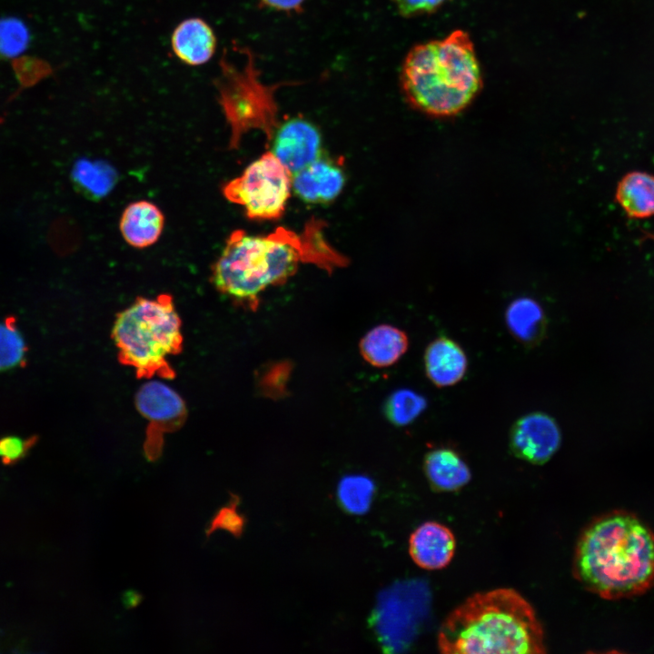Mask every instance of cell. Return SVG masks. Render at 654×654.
I'll list each match as a JSON object with an SVG mask.
<instances>
[{"instance_id": "6da1fadb", "label": "cell", "mask_w": 654, "mask_h": 654, "mask_svg": "<svg viewBox=\"0 0 654 654\" xmlns=\"http://www.w3.org/2000/svg\"><path fill=\"white\" fill-rule=\"evenodd\" d=\"M346 262L328 244L321 223L314 220L301 234L283 227L267 235L236 230L213 265L212 282L227 296L254 300L268 286L285 282L301 263L330 270Z\"/></svg>"}, {"instance_id": "7a4b0ae2", "label": "cell", "mask_w": 654, "mask_h": 654, "mask_svg": "<svg viewBox=\"0 0 654 654\" xmlns=\"http://www.w3.org/2000/svg\"><path fill=\"white\" fill-rule=\"evenodd\" d=\"M573 574L585 589L605 600L645 593L654 585V532L628 511L596 518L577 542Z\"/></svg>"}, {"instance_id": "3957f363", "label": "cell", "mask_w": 654, "mask_h": 654, "mask_svg": "<svg viewBox=\"0 0 654 654\" xmlns=\"http://www.w3.org/2000/svg\"><path fill=\"white\" fill-rule=\"evenodd\" d=\"M437 643L445 654L546 652L532 606L507 588L469 597L444 619Z\"/></svg>"}, {"instance_id": "277c9868", "label": "cell", "mask_w": 654, "mask_h": 654, "mask_svg": "<svg viewBox=\"0 0 654 654\" xmlns=\"http://www.w3.org/2000/svg\"><path fill=\"white\" fill-rule=\"evenodd\" d=\"M400 85L406 102L422 114L444 118L461 113L483 86L470 35L456 29L413 45L401 64Z\"/></svg>"}, {"instance_id": "5b68a950", "label": "cell", "mask_w": 654, "mask_h": 654, "mask_svg": "<svg viewBox=\"0 0 654 654\" xmlns=\"http://www.w3.org/2000/svg\"><path fill=\"white\" fill-rule=\"evenodd\" d=\"M112 339L120 362L132 367L138 378H173L168 358L181 352L183 339L173 297L163 293L136 298L117 313Z\"/></svg>"}, {"instance_id": "8992f818", "label": "cell", "mask_w": 654, "mask_h": 654, "mask_svg": "<svg viewBox=\"0 0 654 654\" xmlns=\"http://www.w3.org/2000/svg\"><path fill=\"white\" fill-rule=\"evenodd\" d=\"M291 189V173L269 151L228 182L223 192L228 201L242 205L250 219L275 220L283 214Z\"/></svg>"}, {"instance_id": "52a82bcc", "label": "cell", "mask_w": 654, "mask_h": 654, "mask_svg": "<svg viewBox=\"0 0 654 654\" xmlns=\"http://www.w3.org/2000/svg\"><path fill=\"white\" fill-rule=\"evenodd\" d=\"M561 431L548 413L534 411L519 418L511 426L509 444L513 454L532 464L547 462L558 451Z\"/></svg>"}, {"instance_id": "ba28073f", "label": "cell", "mask_w": 654, "mask_h": 654, "mask_svg": "<svg viewBox=\"0 0 654 654\" xmlns=\"http://www.w3.org/2000/svg\"><path fill=\"white\" fill-rule=\"evenodd\" d=\"M271 134L270 151L291 175L322 154V136L318 128L302 117H292L277 124Z\"/></svg>"}, {"instance_id": "9c48e42d", "label": "cell", "mask_w": 654, "mask_h": 654, "mask_svg": "<svg viewBox=\"0 0 654 654\" xmlns=\"http://www.w3.org/2000/svg\"><path fill=\"white\" fill-rule=\"evenodd\" d=\"M345 183L342 169L322 154L292 175V189L307 203H327L334 200Z\"/></svg>"}, {"instance_id": "30bf717a", "label": "cell", "mask_w": 654, "mask_h": 654, "mask_svg": "<svg viewBox=\"0 0 654 654\" xmlns=\"http://www.w3.org/2000/svg\"><path fill=\"white\" fill-rule=\"evenodd\" d=\"M452 531L439 522L428 521L420 525L409 540V552L419 567L441 570L451 560L455 551Z\"/></svg>"}, {"instance_id": "8fae6325", "label": "cell", "mask_w": 654, "mask_h": 654, "mask_svg": "<svg viewBox=\"0 0 654 654\" xmlns=\"http://www.w3.org/2000/svg\"><path fill=\"white\" fill-rule=\"evenodd\" d=\"M423 362L428 379L439 388L457 384L468 369V358L461 346L444 335L428 344Z\"/></svg>"}, {"instance_id": "7c38bea8", "label": "cell", "mask_w": 654, "mask_h": 654, "mask_svg": "<svg viewBox=\"0 0 654 654\" xmlns=\"http://www.w3.org/2000/svg\"><path fill=\"white\" fill-rule=\"evenodd\" d=\"M217 39L211 25L202 18H187L172 33L171 46L183 64L196 66L206 64L216 51Z\"/></svg>"}, {"instance_id": "4fadbf2b", "label": "cell", "mask_w": 654, "mask_h": 654, "mask_svg": "<svg viewBox=\"0 0 654 654\" xmlns=\"http://www.w3.org/2000/svg\"><path fill=\"white\" fill-rule=\"evenodd\" d=\"M135 403L139 412L166 428L180 425L186 415L183 399L172 388L158 381L144 383L137 391Z\"/></svg>"}, {"instance_id": "5bb4252c", "label": "cell", "mask_w": 654, "mask_h": 654, "mask_svg": "<svg viewBox=\"0 0 654 654\" xmlns=\"http://www.w3.org/2000/svg\"><path fill=\"white\" fill-rule=\"evenodd\" d=\"M164 216L153 203L138 201L130 203L120 219L124 241L135 248H145L156 243L163 232Z\"/></svg>"}, {"instance_id": "9a60e30c", "label": "cell", "mask_w": 654, "mask_h": 654, "mask_svg": "<svg viewBox=\"0 0 654 654\" xmlns=\"http://www.w3.org/2000/svg\"><path fill=\"white\" fill-rule=\"evenodd\" d=\"M505 322L510 333L527 347L539 345L548 328V320L541 305L532 298L513 300L505 311Z\"/></svg>"}, {"instance_id": "2e32d148", "label": "cell", "mask_w": 654, "mask_h": 654, "mask_svg": "<svg viewBox=\"0 0 654 654\" xmlns=\"http://www.w3.org/2000/svg\"><path fill=\"white\" fill-rule=\"evenodd\" d=\"M423 470L431 486L439 491L457 490L471 478V471L460 454L446 447L427 452Z\"/></svg>"}, {"instance_id": "e0dca14e", "label": "cell", "mask_w": 654, "mask_h": 654, "mask_svg": "<svg viewBox=\"0 0 654 654\" xmlns=\"http://www.w3.org/2000/svg\"><path fill=\"white\" fill-rule=\"evenodd\" d=\"M614 200L629 219L654 216V175L642 171L625 173L617 183Z\"/></svg>"}, {"instance_id": "ac0fdd59", "label": "cell", "mask_w": 654, "mask_h": 654, "mask_svg": "<svg viewBox=\"0 0 654 654\" xmlns=\"http://www.w3.org/2000/svg\"><path fill=\"white\" fill-rule=\"evenodd\" d=\"M409 345L407 334L401 329L382 324L370 330L361 340L362 358L375 367H388L399 361Z\"/></svg>"}, {"instance_id": "d6986e66", "label": "cell", "mask_w": 654, "mask_h": 654, "mask_svg": "<svg viewBox=\"0 0 654 654\" xmlns=\"http://www.w3.org/2000/svg\"><path fill=\"white\" fill-rule=\"evenodd\" d=\"M374 490V483L370 478L348 475L338 484L337 498L342 510L352 515H362L371 507Z\"/></svg>"}, {"instance_id": "ffe728a7", "label": "cell", "mask_w": 654, "mask_h": 654, "mask_svg": "<svg viewBox=\"0 0 654 654\" xmlns=\"http://www.w3.org/2000/svg\"><path fill=\"white\" fill-rule=\"evenodd\" d=\"M426 407L427 401L422 395L409 389H401L388 397L384 414L393 425L406 426L414 421Z\"/></svg>"}, {"instance_id": "44dd1931", "label": "cell", "mask_w": 654, "mask_h": 654, "mask_svg": "<svg viewBox=\"0 0 654 654\" xmlns=\"http://www.w3.org/2000/svg\"><path fill=\"white\" fill-rule=\"evenodd\" d=\"M26 345L14 317L0 322V372L22 366L25 362Z\"/></svg>"}, {"instance_id": "7402d4cb", "label": "cell", "mask_w": 654, "mask_h": 654, "mask_svg": "<svg viewBox=\"0 0 654 654\" xmlns=\"http://www.w3.org/2000/svg\"><path fill=\"white\" fill-rule=\"evenodd\" d=\"M240 502V497L237 494L230 493L228 504L217 510L209 521L205 529L207 539L218 530H226L235 538L243 535L247 520L245 516L237 510Z\"/></svg>"}, {"instance_id": "603a6c76", "label": "cell", "mask_w": 654, "mask_h": 654, "mask_svg": "<svg viewBox=\"0 0 654 654\" xmlns=\"http://www.w3.org/2000/svg\"><path fill=\"white\" fill-rule=\"evenodd\" d=\"M29 34L26 26L15 18L0 20V56L13 57L27 46Z\"/></svg>"}, {"instance_id": "cb8c5ba5", "label": "cell", "mask_w": 654, "mask_h": 654, "mask_svg": "<svg viewBox=\"0 0 654 654\" xmlns=\"http://www.w3.org/2000/svg\"><path fill=\"white\" fill-rule=\"evenodd\" d=\"M35 435L23 439L18 436L0 438V459L5 465H13L25 458L36 444Z\"/></svg>"}, {"instance_id": "d4e9b609", "label": "cell", "mask_w": 654, "mask_h": 654, "mask_svg": "<svg viewBox=\"0 0 654 654\" xmlns=\"http://www.w3.org/2000/svg\"><path fill=\"white\" fill-rule=\"evenodd\" d=\"M450 0H391L399 15L413 18L437 12Z\"/></svg>"}, {"instance_id": "484cf974", "label": "cell", "mask_w": 654, "mask_h": 654, "mask_svg": "<svg viewBox=\"0 0 654 654\" xmlns=\"http://www.w3.org/2000/svg\"><path fill=\"white\" fill-rule=\"evenodd\" d=\"M306 0H259L263 8L284 12L286 14L300 13Z\"/></svg>"}, {"instance_id": "4316f807", "label": "cell", "mask_w": 654, "mask_h": 654, "mask_svg": "<svg viewBox=\"0 0 654 654\" xmlns=\"http://www.w3.org/2000/svg\"><path fill=\"white\" fill-rule=\"evenodd\" d=\"M645 237H649V238H651V239L654 240V235H653V234H650V233H645Z\"/></svg>"}]
</instances>
